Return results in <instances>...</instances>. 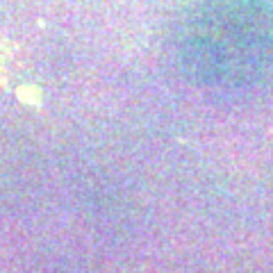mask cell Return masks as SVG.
<instances>
[{
    "label": "cell",
    "instance_id": "cell-1",
    "mask_svg": "<svg viewBox=\"0 0 273 273\" xmlns=\"http://www.w3.org/2000/svg\"><path fill=\"white\" fill-rule=\"evenodd\" d=\"M191 75L214 89H241L273 68L271 0H200L182 41Z\"/></svg>",
    "mask_w": 273,
    "mask_h": 273
}]
</instances>
